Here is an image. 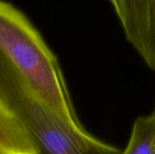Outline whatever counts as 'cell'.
<instances>
[{"instance_id": "cell-1", "label": "cell", "mask_w": 155, "mask_h": 154, "mask_svg": "<svg viewBox=\"0 0 155 154\" xmlns=\"http://www.w3.org/2000/svg\"><path fill=\"white\" fill-rule=\"evenodd\" d=\"M0 54L56 113L73 126L84 128L57 57L29 18L5 0H0Z\"/></svg>"}, {"instance_id": "cell-2", "label": "cell", "mask_w": 155, "mask_h": 154, "mask_svg": "<svg viewBox=\"0 0 155 154\" xmlns=\"http://www.w3.org/2000/svg\"><path fill=\"white\" fill-rule=\"evenodd\" d=\"M0 103L21 123L37 154H121L110 145L64 120L26 84L0 54Z\"/></svg>"}, {"instance_id": "cell-3", "label": "cell", "mask_w": 155, "mask_h": 154, "mask_svg": "<svg viewBox=\"0 0 155 154\" xmlns=\"http://www.w3.org/2000/svg\"><path fill=\"white\" fill-rule=\"evenodd\" d=\"M128 43L155 70V0H107Z\"/></svg>"}, {"instance_id": "cell-4", "label": "cell", "mask_w": 155, "mask_h": 154, "mask_svg": "<svg viewBox=\"0 0 155 154\" xmlns=\"http://www.w3.org/2000/svg\"><path fill=\"white\" fill-rule=\"evenodd\" d=\"M0 154H37L18 120L0 103Z\"/></svg>"}, {"instance_id": "cell-5", "label": "cell", "mask_w": 155, "mask_h": 154, "mask_svg": "<svg viewBox=\"0 0 155 154\" xmlns=\"http://www.w3.org/2000/svg\"><path fill=\"white\" fill-rule=\"evenodd\" d=\"M121 154H155L154 112L134 121L128 144Z\"/></svg>"}]
</instances>
